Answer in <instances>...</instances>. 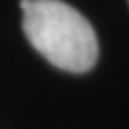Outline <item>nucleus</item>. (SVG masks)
Here are the masks:
<instances>
[{
    "instance_id": "obj_1",
    "label": "nucleus",
    "mask_w": 129,
    "mask_h": 129,
    "mask_svg": "<svg viewBox=\"0 0 129 129\" xmlns=\"http://www.w3.org/2000/svg\"><path fill=\"white\" fill-rule=\"evenodd\" d=\"M22 12V29L29 42L52 66L74 74L96 66V32L79 10L62 0H30Z\"/></svg>"
}]
</instances>
